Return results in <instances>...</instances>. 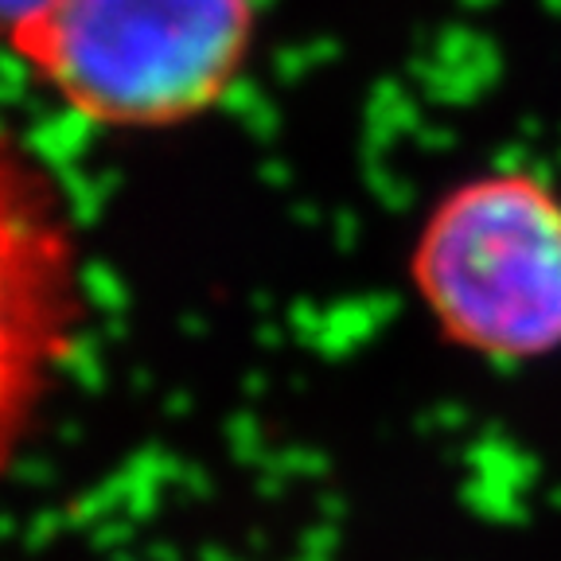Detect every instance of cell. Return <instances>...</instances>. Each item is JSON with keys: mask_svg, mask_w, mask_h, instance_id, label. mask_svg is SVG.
<instances>
[{"mask_svg": "<svg viewBox=\"0 0 561 561\" xmlns=\"http://www.w3.org/2000/svg\"><path fill=\"white\" fill-rule=\"evenodd\" d=\"M257 44L254 0H55L9 39L70 114L157 133L230 98Z\"/></svg>", "mask_w": 561, "mask_h": 561, "instance_id": "1", "label": "cell"}, {"mask_svg": "<svg viewBox=\"0 0 561 561\" xmlns=\"http://www.w3.org/2000/svg\"><path fill=\"white\" fill-rule=\"evenodd\" d=\"M51 4L55 0H4V35L12 39L16 32H24V27L35 24Z\"/></svg>", "mask_w": 561, "mask_h": 561, "instance_id": "3", "label": "cell"}, {"mask_svg": "<svg viewBox=\"0 0 561 561\" xmlns=\"http://www.w3.org/2000/svg\"><path fill=\"white\" fill-rule=\"evenodd\" d=\"M405 273L448 347L500 367L561 355V192L546 175L456 180L421 215Z\"/></svg>", "mask_w": 561, "mask_h": 561, "instance_id": "2", "label": "cell"}]
</instances>
